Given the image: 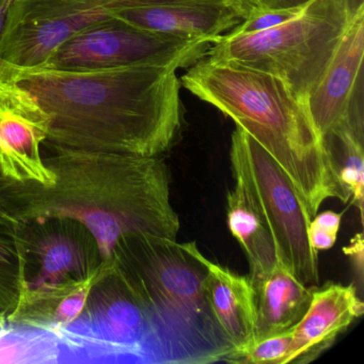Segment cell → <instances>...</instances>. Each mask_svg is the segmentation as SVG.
I'll use <instances>...</instances> for the list:
<instances>
[{
  "mask_svg": "<svg viewBox=\"0 0 364 364\" xmlns=\"http://www.w3.org/2000/svg\"><path fill=\"white\" fill-rule=\"evenodd\" d=\"M326 150L343 188L363 221L364 134L342 124L323 136Z\"/></svg>",
  "mask_w": 364,
  "mask_h": 364,
  "instance_id": "obj_17",
  "label": "cell"
},
{
  "mask_svg": "<svg viewBox=\"0 0 364 364\" xmlns=\"http://www.w3.org/2000/svg\"><path fill=\"white\" fill-rule=\"evenodd\" d=\"M311 0H259V7L272 9H294L308 5Z\"/></svg>",
  "mask_w": 364,
  "mask_h": 364,
  "instance_id": "obj_24",
  "label": "cell"
},
{
  "mask_svg": "<svg viewBox=\"0 0 364 364\" xmlns=\"http://www.w3.org/2000/svg\"><path fill=\"white\" fill-rule=\"evenodd\" d=\"M181 85L252 136L284 170L311 218L330 198L350 201L309 110L308 101L277 76L206 56Z\"/></svg>",
  "mask_w": 364,
  "mask_h": 364,
  "instance_id": "obj_3",
  "label": "cell"
},
{
  "mask_svg": "<svg viewBox=\"0 0 364 364\" xmlns=\"http://www.w3.org/2000/svg\"><path fill=\"white\" fill-rule=\"evenodd\" d=\"M312 289L279 261L276 267L255 285V341L294 327L310 304Z\"/></svg>",
  "mask_w": 364,
  "mask_h": 364,
  "instance_id": "obj_14",
  "label": "cell"
},
{
  "mask_svg": "<svg viewBox=\"0 0 364 364\" xmlns=\"http://www.w3.org/2000/svg\"><path fill=\"white\" fill-rule=\"evenodd\" d=\"M133 4L134 0H12L0 38V80L41 69L74 33Z\"/></svg>",
  "mask_w": 364,
  "mask_h": 364,
  "instance_id": "obj_9",
  "label": "cell"
},
{
  "mask_svg": "<svg viewBox=\"0 0 364 364\" xmlns=\"http://www.w3.org/2000/svg\"><path fill=\"white\" fill-rule=\"evenodd\" d=\"M58 338L48 328L10 321L0 323V363H60Z\"/></svg>",
  "mask_w": 364,
  "mask_h": 364,
  "instance_id": "obj_18",
  "label": "cell"
},
{
  "mask_svg": "<svg viewBox=\"0 0 364 364\" xmlns=\"http://www.w3.org/2000/svg\"><path fill=\"white\" fill-rule=\"evenodd\" d=\"M5 321H7L5 315L3 313H0V323H5Z\"/></svg>",
  "mask_w": 364,
  "mask_h": 364,
  "instance_id": "obj_28",
  "label": "cell"
},
{
  "mask_svg": "<svg viewBox=\"0 0 364 364\" xmlns=\"http://www.w3.org/2000/svg\"><path fill=\"white\" fill-rule=\"evenodd\" d=\"M293 338V327L255 341L244 355V362L255 364H283Z\"/></svg>",
  "mask_w": 364,
  "mask_h": 364,
  "instance_id": "obj_19",
  "label": "cell"
},
{
  "mask_svg": "<svg viewBox=\"0 0 364 364\" xmlns=\"http://www.w3.org/2000/svg\"><path fill=\"white\" fill-rule=\"evenodd\" d=\"M108 280L75 321L46 327L58 338L61 363L167 364L152 314L118 261Z\"/></svg>",
  "mask_w": 364,
  "mask_h": 364,
  "instance_id": "obj_6",
  "label": "cell"
},
{
  "mask_svg": "<svg viewBox=\"0 0 364 364\" xmlns=\"http://www.w3.org/2000/svg\"><path fill=\"white\" fill-rule=\"evenodd\" d=\"M11 4L12 0H0V38H1L4 29H5L6 22H7L8 14H9Z\"/></svg>",
  "mask_w": 364,
  "mask_h": 364,
  "instance_id": "obj_26",
  "label": "cell"
},
{
  "mask_svg": "<svg viewBox=\"0 0 364 364\" xmlns=\"http://www.w3.org/2000/svg\"><path fill=\"white\" fill-rule=\"evenodd\" d=\"M302 8L294 9H272V8L259 7L251 11L235 28L228 33L231 36H247L253 33H264L274 27L280 26L297 16Z\"/></svg>",
  "mask_w": 364,
  "mask_h": 364,
  "instance_id": "obj_20",
  "label": "cell"
},
{
  "mask_svg": "<svg viewBox=\"0 0 364 364\" xmlns=\"http://www.w3.org/2000/svg\"><path fill=\"white\" fill-rule=\"evenodd\" d=\"M227 200L228 227L246 255L249 278L255 287L278 264L276 246L269 230L237 181L228 193Z\"/></svg>",
  "mask_w": 364,
  "mask_h": 364,
  "instance_id": "obj_15",
  "label": "cell"
},
{
  "mask_svg": "<svg viewBox=\"0 0 364 364\" xmlns=\"http://www.w3.org/2000/svg\"><path fill=\"white\" fill-rule=\"evenodd\" d=\"M212 44L152 33L110 16L74 33L39 70L91 72L141 65L188 69L208 56Z\"/></svg>",
  "mask_w": 364,
  "mask_h": 364,
  "instance_id": "obj_8",
  "label": "cell"
},
{
  "mask_svg": "<svg viewBox=\"0 0 364 364\" xmlns=\"http://www.w3.org/2000/svg\"><path fill=\"white\" fill-rule=\"evenodd\" d=\"M230 161L234 178L272 234L279 261L302 283L315 287L319 281L318 252L309 240L312 218L284 170L238 127L231 136Z\"/></svg>",
  "mask_w": 364,
  "mask_h": 364,
  "instance_id": "obj_7",
  "label": "cell"
},
{
  "mask_svg": "<svg viewBox=\"0 0 364 364\" xmlns=\"http://www.w3.org/2000/svg\"><path fill=\"white\" fill-rule=\"evenodd\" d=\"M18 255V251L14 252L10 247L9 242L0 236V313H4V310H8L11 304H16V302L7 295V283L10 279V267H14L16 264L14 263V257Z\"/></svg>",
  "mask_w": 364,
  "mask_h": 364,
  "instance_id": "obj_21",
  "label": "cell"
},
{
  "mask_svg": "<svg viewBox=\"0 0 364 364\" xmlns=\"http://www.w3.org/2000/svg\"><path fill=\"white\" fill-rule=\"evenodd\" d=\"M364 244L363 235L362 233L355 234L353 240L349 242L348 246L343 248V252L350 259L353 265V272H355V280L358 284H355V289H359L362 293V287H363V269H364Z\"/></svg>",
  "mask_w": 364,
  "mask_h": 364,
  "instance_id": "obj_22",
  "label": "cell"
},
{
  "mask_svg": "<svg viewBox=\"0 0 364 364\" xmlns=\"http://www.w3.org/2000/svg\"><path fill=\"white\" fill-rule=\"evenodd\" d=\"M244 18L253 10L259 8V0H236Z\"/></svg>",
  "mask_w": 364,
  "mask_h": 364,
  "instance_id": "obj_27",
  "label": "cell"
},
{
  "mask_svg": "<svg viewBox=\"0 0 364 364\" xmlns=\"http://www.w3.org/2000/svg\"><path fill=\"white\" fill-rule=\"evenodd\" d=\"M349 23L343 0H311L297 16L270 31L225 33L212 44L208 56L277 76L308 101Z\"/></svg>",
  "mask_w": 364,
  "mask_h": 364,
  "instance_id": "obj_5",
  "label": "cell"
},
{
  "mask_svg": "<svg viewBox=\"0 0 364 364\" xmlns=\"http://www.w3.org/2000/svg\"><path fill=\"white\" fill-rule=\"evenodd\" d=\"M349 21L357 18L358 14L364 11V0H343Z\"/></svg>",
  "mask_w": 364,
  "mask_h": 364,
  "instance_id": "obj_25",
  "label": "cell"
},
{
  "mask_svg": "<svg viewBox=\"0 0 364 364\" xmlns=\"http://www.w3.org/2000/svg\"><path fill=\"white\" fill-rule=\"evenodd\" d=\"M195 242L134 235L114 253L154 319L167 364L242 363L215 318Z\"/></svg>",
  "mask_w": 364,
  "mask_h": 364,
  "instance_id": "obj_4",
  "label": "cell"
},
{
  "mask_svg": "<svg viewBox=\"0 0 364 364\" xmlns=\"http://www.w3.org/2000/svg\"><path fill=\"white\" fill-rule=\"evenodd\" d=\"M196 252L208 272L206 287L215 318L244 361L245 353L255 341V287L249 276H240L210 261L198 247Z\"/></svg>",
  "mask_w": 364,
  "mask_h": 364,
  "instance_id": "obj_13",
  "label": "cell"
},
{
  "mask_svg": "<svg viewBox=\"0 0 364 364\" xmlns=\"http://www.w3.org/2000/svg\"><path fill=\"white\" fill-rule=\"evenodd\" d=\"M364 11L349 23L333 58L308 97L321 136L346 122L355 87L363 80Z\"/></svg>",
  "mask_w": 364,
  "mask_h": 364,
  "instance_id": "obj_12",
  "label": "cell"
},
{
  "mask_svg": "<svg viewBox=\"0 0 364 364\" xmlns=\"http://www.w3.org/2000/svg\"><path fill=\"white\" fill-rule=\"evenodd\" d=\"M35 252L39 259V274L33 282H25L22 289L46 291L67 281L84 278L89 274L82 248L69 236H46L38 242Z\"/></svg>",
  "mask_w": 364,
  "mask_h": 364,
  "instance_id": "obj_16",
  "label": "cell"
},
{
  "mask_svg": "<svg viewBox=\"0 0 364 364\" xmlns=\"http://www.w3.org/2000/svg\"><path fill=\"white\" fill-rule=\"evenodd\" d=\"M178 70L132 65L91 72L48 70L12 76L50 116L56 148L159 156L183 123Z\"/></svg>",
  "mask_w": 364,
  "mask_h": 364,
  "instance_id": "obj_1",
  "label": "cell"
},
{
  "mask_svg": "<svg viewBox=\"0 0 364 364\" xmlns=\"http://www.w3.org/2000/svg\"><path fill=\"white\" fill-rule=\"evenodd\" d=\"M50 116L37 97L14 80H0V171L14 182L54 186L57 174L46 165L41 144Z\"/></svg>",
  "mask_w": 364,
  "mask_h": 364,
  "instance_id": "obj_10",
  "label": "cell"
},
{
  "mask_svg": "<svg viewBox=\"0 0 364 364\" xmlns=\"http://www.w3.org/2000/svg\"><path fill=\"white\" fill-rule=\"evenodd\" d=\"M338 240V233L316 227V225H309V240L311 246L317 252L321 250H328L332 248Z\"/></svg>",
  "mask_w": 364,
  "mask_h": 364,
  "instance_id": "obj_23",
  "label": "cell"
},
{
  "mask_svg": "<svg viewBox=\"0 0 364 364\" xmlns=\"http://www.w3.org/2000/svg\"><path fill=\"white\" fill-rule=\"evenodd\" d=\"M54 186L27 210L38 220L71 219L95 237L105 261L123 238L176 240L180 218L171 203L169 170L159 156L57 148Z\"/></svg>",
  "mask_w": 364,
  "mask_h": 364,
  "instance_id": "obj_2",
  "label": "cell"
},
{
  "mask_svg": "<svg viewBox=\"0 0 364 364\" xmlns=\"http://www.w3.org/2000/svg\"><path fill=\"white\" fill-rule=\"evenodd\" d=\"M363 311V301L353 283L315 285L306 313L293 327L291 346L283 364L309 363L316 359Z\"/></svg>",
  "mask_w": 364,
  "mask_h": 364,
  "instance_id": "obj_11",
  "label": "cell"
}]
</instances>
